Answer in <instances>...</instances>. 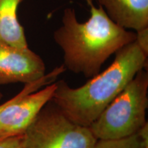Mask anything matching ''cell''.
<instances>
[{"label": "cell", "mask_w": 148, "mask_h": 148, "mask_svg": "<svg viewBox=\"0 0 148 148\" xmlns=\"http://www.w3.org/2000/svg\"><path fill=\"white\" fill-rule=\"evenodd\" d=\"M23 134L0 138V148H23Z\"/></svg>", "instance_id": "10"}, {"label": "cell", "mask_w": 148, "mask_h": 148, "mask_svg": "<svg viewBox=\"0 0 148 148\" xmlns=\"http://www.w3.org/2000/svg\"><path fill=\"white\" fill-rule=\"evenodd\" d=\"M112 64L84 85L71 88L64 80L56 83L51 100L72 121L89 127L141 69L147 56L136 40L120 48Z\"/></svg>", "instance_id": "2"}, {"label": "cell", "mask_w": 148, "mask_h": 148, "mask_svg": "<svg viewBox=\"0 0 148 148\" xmlns=\"http://www.w3.org/2000/svg\"><path fill=\"white\" fill-rule=\"evenodd\" d=\"M9 101H10V99H8V101H5L4 103H1V105H0V111H1V110H2V109L4 108V107L6 106L7 104H8V103H9Z\"/></svg>", "instance_id": "12"}, {"label": "cell", "mask_w": 148, "mask_h": 148, "mask_svg": "<svg viewBox=\"0 0 148 148\" xmlns=\"http://www.w3.org/2000/svg\"><path fill=\"white\" fill-rule=\"evenodd\" d=\"M24 0H0V42L14 47H28L23 27L17 17Z\"/></svg>", "instance_id": "8"}, {"label": "cell", "mask_w": 148, "mask_h": 148, "mask_svg": "<svg viewBox=\"0 0 148 148\" xmlns=\"http://www.w3.org/2000/svg\"><path fill=\"white\" fill-rule=\"evenodd\" d=\"M94 148H148L137 133L117 139L97 140Z\"/></svg>", "instance_id": "9"}, {"label": "cell", "mask_w": 148, "mask_h": 148, "mask_svg": "<svg viewBox=\"0 0 148 148\" xmlns=\"http://www.w3.org/2000/svg\"><path fill=\"white\" fill-rule=\"evenodd\" d=\"M23 136V148H94L97 141L89 127L72 121L51 100Z\"/></svg>", "instance_id": "4"}, {"label": "cell", "mask_w": 148, "mask_h": 148, "mask_svg": "<svg viewBox=\"0 0 148 148\" xmlns=\"http://www.w3.org/2000/svg\"><path fill=\"white\" fill-rule=\"evenodd\" d=\"M66 71L57 66L23 89L0 111V138L24 134L40 110L51 100L56 89L54 81Z\"/></svg>", "instance_id": "5"}, {"label": "cell", "mask_w": 148, "mask_h": 148, "mask_svg": "<svg viewBox=\"0 0 148 148\" xmlns=\"http://www.w3.org/2000/svg\"><path fill=\"white\" fill-rule=\"evenodd\" d=\"M109 18L125 29L148 27V0H96Z\"/></svg>", "instance_id": "7"}, {"label": "cell", "mask_w": 148, "mask_h": 148, "mask_svg": "<svg viewBox=\"0 0 148 148\" xmlns=\"http://www.w3.org/2000/svg\"><path fill=\"white\" fill-rule=\"evenodd\" d=\"M2 97H3V95H2V93H1V92H0V100H1V99H2Z\"/></svg>", "instance_id": "13"}, {"label": "cell", "mask_w": 148, "mask_h": 148, "mask_svg": "<svg viewBox=\"0 0 148 148\" xmlns=\"http://www.w3.org/2000/svg\"><path fill=\"white\" fill-rule=\"evenodd\" d=\"M90 8L86 21H77L75 10H64L62 25L53 33V39L63 53L62 65L74 73L92 77L111 55L136 40V33L112 21L100 5L85 0Z\"/></svg>", "instance_id": "1"}, {"label": "cell", "mask_w": 148, "mask_h": 148, "mask_svg": "<svg viewBox=\"0 0 148 148\" xmlns=\"http://www.w3.org/2000/svg\"><path fill=\"white\" fill-rule=\"evenodd\" d=\"M136 41L146 56H148V27L136 32Z\"/></svg>", "instance_id": "11"}, {"label": "cell", "mask_w": 148, "mask_h": 148, "mask_svg": "<svg viewBox=\"0 0 148 148\" xmlns=\"http://www.w3.org/2000/svg\"><path fill=\"white\" fill-rule=\"evenodd\" d=\"M45 74L44 61L29 47H16L0 42V85L26 84Z\"/></svg>", "instance_id": "6"}, {"label": "cell", "mask_w": 148, "mask_h": 148, "mask_svg": "<svg viewBox=\"0 0 148 148\" xmlns=\"http://www.w3.org/2000/svg\"><path fill=\"white\" fill-rule=\"evenodd\" d=\"M148 73L136 74L89 126L97 140L117 139L136 134L147 123Z\"/></svg>", "instance_id": "3"}]
</instances>
